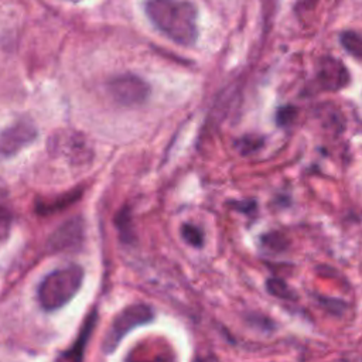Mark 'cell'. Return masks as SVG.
<instances>
[{
    "instance_id": "cell-1",
    "label": "cell",
    "mask_w": 362,
    "mask_h": 362,
    "mask_svg": "<svg viewBox=\"0 0 362 362\" xmlns=\"http://www.w3.org/2000/svg\"><path fill=\"white\" fill-rule=\"evenodd\" d=\"M146 15L157 30L180 46L197 42V9L186 0H147Z\"/></svg>"
},
{
    "instance_id": "cell-2",
    "label": "cell",
    "mask_w": 362,
    "mask_h": 362,
    "mask_svg": "<svg viewBox=\"0 0 362 362\" xmlns=\"http://www.w3.org/2000/svg\"><path fill=\"white\" fill-rule=\"evenodd\" d=\"M84 280L81 266L71 265L47 274L38 286V303L46 311L64 307L79 290Z\"/></svg>"
},
{
    "instance_id": "cell-3",
    "label": "cell",
    "mask_w": 362,
    "mask_h": 362,
    "mask_svg": "<svg viewBox=\"0 0 362 362\" xmlns=\"http://www.w3.org/2000/svg\"><path fill=\"white\" fill-rule=\"evenodd\" d=\"M153 318V311L146 304H133L120 311L112 321L102 343L105 352H113L122 338L133 329L149 323Z\"/></svg>"
},
{
    "instance_id": "cell-4",
    "label": "cell",
    "mask_w": 362,
    "mask_h": 362,
    "mask_svg": "<svg viewBox=\"0 0 362 362\" xmlns=\"http://www.w3.org/2000/svg\"><path fill=\"white\" fill-rule=\"evenodd\" d=\"M109 92L119 104L133 106L145 102L149 97V85L136 75L125 74L109 83Z\"/></svg>"
},
{
    "instance_id": "cell-5",
    "label": "cell",
    "mask_w": 362,
    "mask_h": 362,
    "mask_svg": "<svg viewBox=\"0 0 362 362\" xmlns=\"http://www.w3.org/2000/svg\"><path fill=\"white\" fill-rule=\"evenodd\" d=\"M37 136V131L30 120H19L17 124L0 133V156L10 157L30 145Z\"/></svg>"
},
{
    "instance_id": "cell-6",
    "label": "cell",
    "mask_w": 362,
    "mask_h": 362,
    "mask_svg": "<svg viewBox=\"0 0 362 362\" xmlns=\"http://www.w3.org/2000/svg\"><path fill=\"white\" fill-rule=\"evenodd\" d=\"M84 236L83 221L74 218L61 225L50 239V245L54 251H68L81 244Z\"/></svg>"
},
{
    "instance_id": "cell-7",
    "label": "cell",
    "mask_w": 362,
    "mask_h": 362,
    "mask_svg": "<svg viewBox=\"0 0 362 362\" xmlns=\"http://www.w3.org/2000/svg\"><path fill=\"white\" fill-rule=\"evenodd\" d=\"M317 83L321 88L329 91H337L343 88L348 83V74L345 71V67L333 58H327L318 71Z\"/></svg>"
},
{
    "instance_id": "cell-8",
    "label": "cell",
    "mask_w": 362,
    "mask_h": 362,
    "mask_svg": "<svg viewBox=\"0 0 362 362\" xmlns=\"http://www.w3.org/2000/svg\"><path fill=\"white\" fill-rule=\"evenodd\" d=\"M95 317H97V314L92 313V314L90 315V318L85 321V324H84V327H83L81 334H79L78 341L75 343V345L72 347V349L67 354V358H68V359H72L74 362H79V361H81L83 351H84L85 344H87V341H88V337H90V334L92 333L94 326H95Z\"/></svg>"
},
{
    "instance_id": "cell-9",
    "label": "cell",
    "mask_w": 362,
    "mask_h": 362,
    "mask_svg": "<svg viewBox=\"0 0 362 362\" xmlns=\"http://www.w3.org/2000/svg\"><path fill=\"white\" fill-rule=\"evenodd\" d=\"M341 42L348 53H351L355 58H361L362 56V40L361 35L355 31L344 33Z\"/></svg>"
},
{
    "instance_id": "cell-10",
    "label": "cell",
    "mask_w": 362,
    "mask_h": 362,
    "mask_svg": "<svg viewBox=\"0 0 362 362\" xmlns=\"http://www.w3.org/2000/svg\"><path fill=\"white\" fill-rule=\"evenodd\" d=\"M181 235L188 245H192L195 248H199L204 242V235L197 227L186 224L181 229Z\"/></svg>"
},
{
    "instance_id": "cell-11",
    "label": "cell",
    "mask_w": 362,
    "mask_h": 362,
    "mask_svg": "<svg viewBox=\"0 0 362 362\" xmlns=\"http://www.w3.org/2000/svg\"><path fill=\"white\" fill-rule=\"evenodd\" d=\"M268 290H269V293H272L273 296H277V297H283V299L293 297V293L289 290L285 281L277 280V279H270L268 281Z\"/></svg>"
},
{
    "instance_id": "cell-12",
    "label": "cell",
    "mask_w": 362,
    "mask_h": 362,
    "mask_svg": "<svg viewBox=\"0 0 362 362\" xmlns=\"http://www.w3.org/2000/svg\"><path fill=\"white\" fill-rule=\"evenodd\" d=\"M10 225H12L10 214L6 210L0 208V245L8 239L10 232Z\"/></svg>"
},
{
    "instance_id": "cell-13",
    "label": "cell",
    "mask_w": 362,
    "mask_h": 362,
    "mask_svg": "<svg viewBox=\"0 0 362 362\" xmlns=\"http://www.w3.org/2000/svg\"><path fill=\"white\" fill-rule=\"evenodd\" d=\"M135 362H173L172 356H165V355H158V356H151L150 359H139Z\"/></svg>"
},
{
    "instance_id": "cell-14",
    "label": "cell",
    "mask_w": 362,
    "mask_h": 362,
    "mask_svg": "<svg viewBox=\"0 0 362 362\" xmlns=\"http://www.w3.org/2000/svg\"><path fill=\"white\" fill-rule=\"evenodd\" d=\"M336 362H345V361H336Z\"/></svg>"
},
{
    "instance_id": "cell-15",
    "label": "cell",
    "mask_w": 362,
    "mask_h": 362,
    "mask_svg": "<svg viewBox=\"0 0 362 362\" xmlns=\"http://www.w3.org/2000/svg\"><path fill=\"white\" fill-rule=\"evenodd\" d=\"M74 2H76V0H74Z\"/></svg>"
}]
</instances>
